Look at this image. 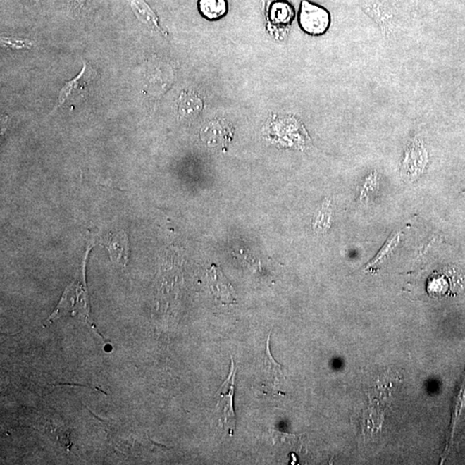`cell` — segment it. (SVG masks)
I'll use <instances>...</instances> for the list:
<instances>
[{
    "label": "cell",
    "instance_id": "obj_1",
    "mask_svg": "<svg viewBox=\"0 0 465 465\" xmlns=\"http://www.w3.org/2000/svg\"><path fill=\"white\" fill-rule=\"evenodd\" d=\"M298 22L305 33L310 36H321L327 32L330 26V13L323 7L302 0Z\"/></svg>",
    "mask_w": 465,
    "mask_h": 465
},
{
    "label": "cell",
    "instance_id": "obj_2",
    "mask_svg": "<svg viewBox=\"0 0 465 465\" xmlns=\"http://www.w3.org/2000/svg\"><path fill=\"white\" fill-rule=\"evenodd\" d=\"M428 162V151L421 139L411 140L405 147L401 169L402 177L413 181L424 172Z\"/></svg>",
    "mask_w": 465,
    "mask_h": 465
},
{
    "label": "cell",
    "instance_id": "obj_3",
    "mask_svg": "<svg viewBox=\"0 0 465 465\" xmlns=\"http://www.w3.org/2000/svg\"><path fill=\"white\" fill-rule=\"evenodd\" d=\"M96 77V72L87 62H84L82 70L75 79L66 83L60 92L56 108L63 106L69 101L77 100L87 94L89 87Z\"/></svg>",
    "mask_w": 465,
    "mask_h": 465
},
{
    "label": "cell",
    "instance_id": "obj_4",
    "mask_svg": "<svg viewBox=\"0 0 465 465\" xmlns=\"http://www.w3.org/2000/svg\"><path fill=\"white\" fill-rule=\"evenodd\" d=\"M232 137L234 130L224 120H213L204 126L201 131L202 139L211 147H226L232 141Z\"/></svg>",
    "mask_w": 465,
    "mask_h": 465
},
{
    "label": "cell",
    "instance_id": "obj_5",
    "mask_svg": "<svg viewBox=\"0 0 465 465\" xmlns=\"http://www.w3.org/2000/svg\"><path fill=\"white\" fill-rule=\"evenodd\" d=\"M102 244L107 248L112 261L126 266L130 255V244L125 231L108 232L102 238Z\"/></svg>",
    "mask_w": 465,
    "mask_h": 465
},
{
    "label": "cell",
    "instance_id": "obj_6",
    "mask_svg": "<svg viewBox=\"0 0 465 465\" xmlns=\"http://www.w3.org/2000/svg\"><path fill=\"white\" fill-rule=\"evenodd\" d=\"M364 10L378 23L383 32L389 34L395 27V11L385 0H364Z\"/></svg>",
    "mask_w": 465,
    "mask_h": 465
},
{
    "label": "cell",
    "instance_id": "obj_7",
    "mask_svg": "<svg viewBox=\"0 0 465 465\" xmlns=\"http://www.w3.org/2000/svg\"><path fill=\"white\" fill-rule=\"evenodd\" d=\"M235 377L234 361L231 360V371L226 381L224 382L218 391L222 399L219 402H224L223 421L225 425L230 429V433H232V430L235 428V414L234 412V405H232V398L235 394Z\"/></svg>",
    "mask_w": 465,
    "mask_h": 465
},
{
    "label": "cell",
    "instance_id": "obj_8",
    "mask_svg": "<svg viewBox=\"0 0 465 465\" xmlns=\"http://www.w3.org/2000/svg\"><path fill=\"white\" fill-rule=\"evenodd\" d=\"M203 110V101L192 92H183L178 101V114L185 118H192L199 116Z\"/></svg>",
    "mask_w": 465,
    "mask_h": 465
},
{
    "label": "cell",
    "instance_id": "obj_9",
    "mask_svg": "<svg viewBox=\"0 0 465 465\" xmlns=\"http://www.w3.org/2000/svg\"><path fill=\"white\" fill-rule=\"evenodd\" d=\"M209 278H211L212 292L219 298L220 301L223 302L234 301L232 286L219 270L213 268Z\"/></svg>",
    "mask_w": 465,
    "mask_h": 465
},
{
    "label": "cell",
    "instance_id": "obj_10",
    "mask_svg": "<svg viewBox=\"0 0 465 465\" xmlns=\"http://www.w3.org/2000/svg\"><path fill=\"white\" fill-rule=\"evenodd\" d=\"M131 9L137 18L144 25L151 27L154 30L163 32L160 25H159V19L157 15L154 13L152 10L144 0H132Z\"/></svg>",
    "mask_w": 465,
    "mask_h": 465
},
{
    "label": "cell",
    "instance_id": "obj_11",
    "mask_svg": "<svg viewBox=\"0 0 465 465\" xmlns=\"http://www.w3.org/2000/svg\"><path fill=\"white\" fill-rule=\"evenodd\" d=\"M199 13L208 20L215 21L227 14V0H199Z\"/></svg>",
    "mask_w": 465,
    "mask_h": 465
},
{
    "label": "cell",
    "instance_id": "obj_12",
    "mask_svg": "<svg viewBox=\"0 0 465 465\" xmlns=\"http://www.w3.org/2000/svg\"><path fill=\"white\" fill-rule=\"evenodd\" d=\"M332 208L330 201L326 199L314 216L312 227L316 234H324L330 228Z\"/></svg>",
    "mask_w": 465,
    "mask_h": 465
},
{
    "label": "cell",
    "instance_id": "obj_13",
    "mask_svg": "<svg viewBox=\"0 0 465 465\" xmlns=\"http://www.w3.org/2000/svg\"><path fill=\"white\" fill-rule=\"evenodd\" d=\"M264 364H265L267 375L273 378L275 382L278 381L283 375L282 366L281 364L275 361L273 356H271L270 350V335L266 341L265 354H264Z\"/></svg>",
    "mask_w": 465,
    "mask_h": 465
},
{
    "label": "cell",
    "instance_id": "obj_14",
    "mask_svg": "<svg viewBox=\"0 0 465 465\" xmlns=\"http://www.w3.org/2000/svg\"><path fill=\"white\" fill-rule=\"evenodd\" d=\"M89 0H73V2L75 3V5L79 8H82L85 6Z\"/></svg>",
    "mask_w": 465,
    "mask_h": 465
}]
</instances>
